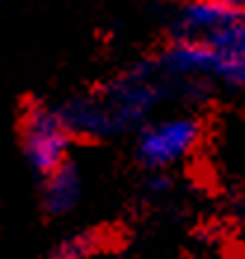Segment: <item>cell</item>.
I'll list each match as a JSON object with an SVG mask.
<instances>
[{
  "instance_id": "7a4b0ae2",
  "label": "cell",
  "mask_w": 245,
  "mask_h": 259,
  "mask_svg": "<svg viewBox=\"0 0 245 259\" xmlns=\"http://www.w3.org/2000/svg\"><path fill=\"white\" fill-rule=\"evenodd\" d=\"M75 135L66 125L59 106L28 104L19 120V146L28 167L40 177L71 160Z\"/></svg>"
},
{
  "instance_id": "52a82bcc",
  "label": "cell",
  "mask_w": 245,
  "mask_h": 259,
  "mask_svg": "<svg viewBox=\"0 0 245 259\" xmlns=\"http://www.w3.org/2000/svg\"><path fill=\"white\" fill-rule=\"evenodd\" d=\"M99 245H102V238L95 231L71 233L66 238L57 240L45 259H90L99 250Z\"/></svg>"
},
{
  "instance_id": "9c48e42d",
  "label": "cell",
  "mask_w": 245,
  "mask_h": 259,
  "mask_svg": "<svg viewBox=\"0 0 245 259\" xmlns=\"http://www.w3.org/2000/svg\"><path fill=\"white\" fill-rule=\"evenodd\" d=\"M170 186V182H168V177H165L163 172H153L149 179H146V189H149L151 193H160L165 191Z\"/></svg>"
},
{
  "instance_id": "ba28073f",
  "label": "cell",
  "mask_w": 245,
  "mask_h": 259,
  "mask_svg": "<svg viewBox=\"0 0 245 259\" xmlns=\"http://www.w3.org/2000/svg\"><path fill=\"white\" fill-rule=\"evenodd\" d=\"M205 3H212L231 14H245V0H205Z\"/></svg>"
},
{
  "instance_id": "5b68a950",
  "label": "cell",
  "mask_w": 245,
  "mask_h": 259,
  "mask_svg": "<svg viewBox=\"0 0 245 259\" xmlns=\"http://www.w3.org/2000/svg\"><path fill=\"white\" fill-rule=\"evenodd\" d=\"M83 175L71 160L43 177L40 203L50 217H64L80 205Z\"/></svg>"
},
{
  "instance_id": "6da1fadb",
  "label": "cell",
  "mask_w": 245,
  "mask_h": 259,
  "mask_svg": "<svg viewBox=\"0 0 245 259\" xmlns=\"http://www.w3.org/2000/svg\"><path fill=\"white\" fill-rule=\"evenodd\" d=\"M165 75L156 62L125 68L106 85L59 104V111L75 137L109 139L125 135L151 116L165 97Z\"/></svg>"
},
{
  "instance_id": "3957f363",
  "label": "cell",
  "mask_w": 245,
  "mask_h": 259,
  "mask_svg": "<svg viewBox=\"0 0 245 259\" xmlns=\"http://www.w3.org/2000/svg\"><path fill=\"white\" fill-rule=\"evenodd\" d=\"M203 137L200 120L191 116L165 118L151 123L139 132L135 144L137 160L151 172H163L165 167L182 163L198 149Z\"/></svg>"
},
{
  "instance_id": "277c9868",
  "label": "cell",
  "mask_w": 245,
  "mask_h": 259,
  "mask_svg": "<svg viewBox=\"0 0 245 259\" xmlns=\"http://www.w3.org/2000/svg\"><path fill=\"white\" fill-rule=\"evenodd\" d=\"M203 40L212 52L210 78L245 92V14H231Z\"/></svg>"
},
{
  "instance_id": "30bf717a",
  "label": "cell",
  "mask_w": 245,
  "mask_h": 259,
  "mask_svg": "<svg viewBox=\"0 0 245 259\" xmlns=\"http://www.w3.org/2000/svg\"><path fill=\"white\" fill-rule=\"evenodd\" d=\"M5 3H7V0H0V7H3V5H5Z\"/></svg>"
},
{
  "instance_id": "8992f818",
  "label": "cell",
  "mask_w": 245,
  "mask_h": 259,
  "mask_svg": "<svg viewBox=\"0 0 245 259\" xmlns=\"http://www.w3.org/2000/svg\"><path fill=\"white\" fill-rule=\"evenodd\" d=\"M229 17L231 12L205 0H179L170 19V38H205Z\"/></svg>"
}]
</instances>
